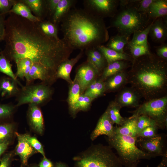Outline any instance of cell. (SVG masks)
Masks as SVG:
<instances>
[{
	"instance_id": "cell-24",
	"label": "cell",
	"mask_w": 167,
	"mask_h": 167,
	"mask_svg": "<svg viewBox=\"0 0 167 167\" xmlns=\"http://www.w3.org/2000/svg\"><path fill=\"white\" fill-rule=\"evenodd\" d=\"M129 62L126 60H119L107 63V65L103 69L100 79L104 81L113 75L125 71L129 66Z\"/></svg>"
},
{
	"instance_id": "cell-4",
	"label": "cell",
	"mask_w": 167,
	"mask_h": 167,
	"mask_svg": "<svg viewBox=\"0 0 167 167\" xmlns=\"http://www.w3.org/2000/svg\"><path fill=\"white\" fill-rule=\"evenodd\" d=\"M138 0H120V7L113 17L110 27L116 28L119 33L129 39L135 32L145 28L151 23L147 14L137 10Z\"/></svg>"
},
{
	"instance_id": "cell-49",
	"label": "cell",
	"mask_w": 167,
	"mask_h": 167,
	"mask_svg": "<svg viewBox=\"0 0 167 167\" xmlns=\"http://www.w3.org/2000/svg\"><path fill=\"white\" fill-rule=\"evenodd\" d=\"M60 0H46L48 13L52 15Z\"/></svg>"
},
{
	"instance_id": "cell-25",
	"label": "cell",
	"mask_w": 167,
	"mask_h": 167,
	"mask_svg": "<svg viewBox=\"0 0 167 167\" xmlns=\"http://www.w3.org/2000/svg\"><path fill=\"white\" fill-rule=\"evenodd\" d=\"M13 13L30 21L36 22L41 21L32 13L29 7L20 0L13 6L8 14Z\"/></svg>"
},
{
	"instance_id": "cell-8",
	"label": "cell",
	"mask_w": 167,
	"mask_h": 167,
	"mask_svg": "<svg viewBox=\"0 0 167 167\" xmlns=\"http://www.w3.org/2000/svg\"><path fill=\"white\" fill-rule=\"evenodd\" d=\"M53 91L48 84H30L23 86L16 96V107L25 104L40 105L51 98Z\"/></svg>"
},
{
	"instance_id": "cell-3",
	"label": "cell",
	"mask_w": 167,
	"mask_h": 167,
	"mask_svg": "<svg viewBox=\"0 0 167 167\" xmlns=\"http://www.w3.org/2000/svg\"><path fill=\"white\" fill-rule=\"evenodd\" d=\"M127 72V83L148 101L167 95V62L151 53L135 59Z\"/></svg>"
},
{
	"instance_id": "cell-29",
	"label": "cell",
	"mask_w": 167,
	"mask_h": 167,
	"mask_svg": "<svg viewBox=\"0 0 167 167\" xmlns=\"http://www.w3.org/2000/svg\"><path fill=\"white\" fill-rule=\"evenodd\" d=\"M129 39L126 36L118 33L110 38L105 46L118 52L124 53V46L128 44Z\"/></svg>"
},
{
	"instance_id": "cell-30",
	"label": "cell",
	"mask_w": 167,
	"mask_h": 167,
	"mask_svg": "<svg viewBox=\"0 0 167 167\" xmlns=\"http://www.w3.org/2000/svg\"><path fill=\"white\" fill-rule=\"evenodd\" d=\"M122 108L114 101L111 102L106 111L113 124L121 125L124 122L125 118L120 114V111Z\"/></svg>"
},
{
	"instance_id": "cell-7",
	"label": "cell",
	"mask_w": 167,
	"mask_h": 167,
	"mask_svg": "<svg viewBox=\"0 0 167 167\" xmlns=\"http://www.w3.org/2000/svg\"><path fill=\"white\" fill-rule=\"evenodd\" d=\"M132 115L146 116L154 120L159 128L167 126V96L146 101L134 111Z\"/></svg>"
},
{
	"instance_id": "cell-13",
	"label": "cell",
	"mask_w": 167,
	"mask_h": 167,
	"mask_svg": "<svg viewBox=\"0 0 167 167\" xmlns=\"http://www.w3.org/2000/svg\"><path fill=\"white\" fill-rule=\"evenodd\" d=\"M18 143L15 149V154L20 158L21 165L27 166L29 158L37 152L31 146L26 139L24 134L15 132Z\"/></svg>"
},
{
	"instance_id": "cell-12",
	"label": "cell",
	"mask_w": 167,
	"mask_h": 167,
	"mask_svg": "<svg viewBox=\"0 0 167 167\" xmlns=\"http://www.w3.org/2000/svg\"><path fill=\"white\" fill-rule=\"evenodd\" d=\"M142 97L132 87H125L121 89L114 101L121 107H138L140 105Z\"/></svg>"
},
{
	"instance_id": "cell-10",
	"label": "cell",
	"mask_w": 167,
	"mask_h": 167,
	"mask_svg": "<svg viewBox=\"0 0 167 167\" xmlns=\"http://www.w3.org/2000/svg\"><path fill=\"white\" fill-rule=\"evenodd\" d=\"M165 136L163 134H158L151 138H138L136 144L143 151L155 157L162 156L167 154Z\"/></svg>"
},
{
	"instance_id": "cell-41",
	"label": "cell",
	"mask_w": 167,
	"mask_h": 167,
	"mask_svg": "<svg viewBox=\"0 0 167 167\" xmlns=\"http://www.w3.org/2000/svg\"><path fill=\"white\" fill-rule=\"evenodd\" d=\"M24 135L26 139L31 146L37 152L41 154L43 157H45L43 146L36 138L27 134H24Z\"/></svg>"
},
{
	"instance_id": "cell-43",
	"label": "cell",
	"mask_w": 167,
	"mask_h": 167,
	"mask_svg": "<svg viewBox=\"0 0 167 167\" xmlns=\"http://www.w3.org/2000/svg\"><path fill=\"white\" fill-rule=\"evenodd\" d=\"M86 52L92 55L105 68V63L107 62L103 54L97 47L88 49L86 50Z\"/></svg>"
},
{
	"instance_id": "cell-36",
	"label": "cell",
	"mask_w": 167,
	"mask_h": 167,
	"mask_svg": "<svg viewBox=\"0 0 167 167\" xmlns=\"http://www.w3.org/2000/svg\"><path fill=\"white\" fill-rule=\"evenodd\" d=\"M12 66V65L11 63L0 52V72L5 74L8 77L12 78L16 81L21 86V87H23V86L18 80L15 74L13 73Z\"/></svg>"
},
{
	"instance_id": "cell-51",
	"label": "cell",
	"mask_w": 167,
	"mask_h": 167,
	"mask_svg": "<svg viewBox=\"0 0 167 167\" xmlns=\"http://www.w3.org/2000/svg\"><path fill=\"white\" fill-rule=\"evenodd\" d=\"M10 142H7L0 143V160L1 156L8 148Z\"/></svg>"
},
{
	"instance_id": "cell-16",
	"label": "cell",
	"mask_w": 167,
	"mask_h": 167,
	"mask_svg": "<svg viewBox=\"0 0 167 167\" xmlns=\"http://www.w3.org/2000/svg\"><path fill=\"white\" fill-rule=\"evenodd\" d=\"M164 19H153L149 33L153 41L161 44L164 43L167 38V21Z\"/></svg>"
},
{
	"instance_id": "cell-14",
	"label": "cell",
	"mask_w": 167,
	"mask_h": 167,
	"mask_svg": "<svg viewBox=\"0 0 167 167\" xmlns=\"http://www.w3.org/2000/svg\"><path fill=\"white\" fill-rule=\"evenodd\" d=\"M39 106L29 104L27 112L28 122L32 129L37 133L41 135L44 131V119Z\"/></svg>"
},
{
	"instance_id": "cell-47",
	"label": "cell",
	"mask_w": 167,
	"mask_h": 167,
	"mask_svg": "<svg viewBox=\"0 0 167 167\" xmlns=\"http://www.w3.org/2000/svg\"><path fill=\"white\" fill-rule=\"evenodd\" d=\"M156 55L167 61V45L162 44L156 47Z\"/></svg>"
},
{
	"instance_id": "cell-33",
	"label": "cell",
	"mask_w": 167,
	"mask_h": 167,
	"mask_svg": "<svg viewBox=\"0 0 167 167\" xmlns=\"http://www.w3.org/2000/svg\"><path fill=\"white\" fill-rule=\"evenodd\" d=\"M15 128L13 123L0 122V143L10 142L13 136Z\"/></svg>"
},
{
	"instance_id": "cell-28",
	"label": "cell",
	"mask_w": 167,
	"mask_h": 167,
	"mask_svg": "<svg viewBox=\"0 0 167 167\" xmlns=\"http://www.w3.org/2000/svg\"><path fill=\"white\" fill-rule=\"evenodd\" d=\"M104 81L95 79L84 91V94L92 100L102 95L105 92Z\"/></svg>"
},
{
	"instance_id": "cell-34",
	"label": "cell",
	"mask_w": 167,
	"mask_h": 167,
	"mask_svg": "<svg viewBox=\"0 0 167 167\" xmlns=\"http://www.w3.org/2000/svg\"><path fill=\"white\" fill-rule=\"evenodd\" d=\"M80 94V85L75 77L73 83L71 84L69 90L68 102L70 110L77 102Z\"/></svg>"
},
{
	"instance_id": "cell-37",
	"label": "cell",
	"mask_w": 167,
	"mask_h": 167,
	"mask_svg": "<svg viewBox=\"0 0 167 167\" xmlns=\"http://www.w3.org/2000/svg\"><path fill=\"white\" fill-rule=\"evenodd\" d=\"M92 100L84 93L81 94L78 101L71 109L74 115L79 111H85L90 106Z\"/></svg>"
},
{
	"instance_id": "cell-45",
	"label": "cell",
	"mask_w": 167,
	"mask_h": 167,
	"mask_svg": "<svg viewBox=\"0 0 167 167\" xmlns=\"http://www.w3.org/2000/svg\"><path fill=\"white\" fill-rule=\"evenodd\" d=\"M154 0H139L137 5V10L140 12L147 14L150 7Z\"/></svg>"
},
{
	"instance_id": "cell-53",
	"label": "cell",
	"mask_w": 167,
	"mask_h": 167,
	"mask_svg": "<svg viewBox=\"0 0 167 167\" xmlns=\"http://www.w3.org/2000/svg\"><path fill=\"white\" fill-rule=\"evenodd\" d=\"M55 167H68V166L66 163L61 162H59L55 163Z\"/></svg>"
},
{
	"instance_id": "cell-15",
	"label": "cell",
	"mask_w": 167,
	"mask_h": 167,
	"mask_svg": "<svg viewBox=\"0 0 167 167\" xmlns=\"http://www.w3.org/2000/svg\"><path fill=\"white\" fill-rule=\"evenodd\" d=\"M113 124L105 111L99 119L96 127L91 135V139L93 140L98 137L104 135L108 137L114 134Z\"/></svg>"
},
{
	"instance_id": "cell-42",
	"label": "cell",
	"mask_w": 167,
	"mask_h": 167,
	"mask_svg": "<svg viewBox=\"0 0 167 167\" xmlns=\"http://www.w3.org/2000/svg\"><path fill=\"white\" fill-rule=\"evenodd\" d=\"M159 129L156 126L147 127L140 132L137 135L136 138H148L154 137L156 135Z\"/></svg>"
},
{
	"instance_id": "cell-21",
	"label": "cell",
	"mask_w": 167,
	"mask_h": 167,
	"mask_svg": "<svg viewBox=\"0 0 167 167\" xmlns=\"http://www.w3.org/2000/svg\"><path fill=\"white\" fill-rule=\"evenodd\" d=\"M105 92H115L127 83V72L125 71L113 75L104 81Z\"/></svg>"
},
{
	"instance_id": "cell-9",
	"label": "cell",
	"mask_w": 167,
	"mask_h": 167,
	"mask_svg": "<svg viewBox=\"0 0 167 167\" xmlns=\"http://www.w3.org/2000/svg\"><path fill=\"white\" fill-rule=\"evenodd\" d=\"M84 9L92 14L102 18H113L116 14L119 0H85Z\"/></svg>"
},
{
	"instance_id": "cell-46",
	"label": "cell",
	"mask_w": 167,
	"mask_h": 167,
	"mask_svg": "<svg viewBox=\"0 0 167 167\" xmlns=\"http://www.w3.org/2000/svg\"><path fill=\"white\" fill-rule=\"evenodd\" d=\"M12 158L11 152L5 154L0 160V167H11Z\"/></svg>"
},
{
	"instance_id": "cell-1",
	"label": "cell",
	"mask_w": 167,
	"mask_h": 167,
	"mask_svg": "<svg viewBox=\"0 0 167 167\" xmlns=\"http://www.w3.org/2000/svg\"><path fill=\"white\" fill-rule=\"evenodd\" d=\"M6 19L4 41L1 52L10 62L30 59L47 70L54 79L59 65L68 58L73 50L62 39L49 37L33 22L13 13Z\"/></svg>"
},
{
	"instance_id": "cell-52",
	"label": "cell",
	"mask_w": 167,
	"mask_h": 167,
	"mask_svg": "<svg viewBox=\"0 0 167 167\" xmlns=\"http://www.w3.org/2000/svg\"><path fill=\"white\" fill-rule=\"evenodd\" d=\"M156 167H167V154L162 156L161 162Z\"/></svg>"
},
{
	"instance_id": "cell-23",
	"label": "cell",
	"mask_w": 167,
	"mask_h": 167,
	"mask_svg": "<svg viewBox=\"0 0 167 167\" xmlns=\"http://www.w3.org/2000/svg\"><path fill=\"white\" fill-rule=\"evenodd\" d=\"M104 56L107 63L119 60L132 62L134 60L131 55L125 52L120 53L107 48L103 45L97 47Z\"/></svg>"
},
{
	"instance_id": "cell-17",
	"label": "cell",
	"mask_w": 167,
	"mask_h": 167,
	"mask_svg": "<svg viewBox=\"0 0 167 167\" xmlns=\"http://www.w3.org/2000/svg\"><path fill=\"white\" fill-rule=\"evenodd\" d=\"M25 79L26 85L31 84L32 82L37 79H39L43 83L48 84L55 80L45 68L39 64L35 63L32 64Z\"/></svg>"
},
{
	"instance_id": "cell-27",
	"label": "cell",
	"mask_w": 167,
	"mask_h": 167,
	"mask_svg": "<svg viewBox=\"0 0 167 167\" xmlns=\"http://www.w3.org/2000/svg\"><path fill=\"white\" fill-rule=\"evenodd\" d=\"M148 15L151 19L164 18L167 15V1L154 0L151 5Z\"/></svg>"
},
{
	"instance_id": "cell-48",
	"label": "cell",
	"mask_w": 167,
	"mask_h": 167,
	"mask_svg": "<svg viewBox=\"0 0 167 167\" xmlns=\"http://www.w3.org/2000/svg\"><path fill=\"white\" fill-rule=\"evenodd\" d=\"M5 15L0 14V42L4 41L5 33Z\"/></svg>"
},
{
	"instance_id": "cell-40",
	"label": "cell",
	"mask_w": 167,
	"mask_h": 167,
	"mask_svg": "<svg viewBox=\"0 0 167 167\" xmlns=\"http://www.w3.org/2000/svg\"><path fill=\"white\" fill-rule=\"evenodd\" d=\"M16 107L11 104L0 103V122H6L10 118Z\"/></svg>"
},
{
	"instance_id": "cell-54",
	"label": "cell",
	"mask_w": 167,
	"mask_h": 167,
	"mask_svg": "<svg viewBox=\"0 0 167 167\" xmlns=\"http://www.w3.org/2000/svg\"><path fill=\"white\" fill-rule=\"evenodd\" d=\"M139 161H137L132 164L131 165L128 167H137L138 164L139 162Z\"/></svg>"
},
{
	"instance_id": "cell-19",
	"label": "cell",
	"mask_w": 167,
	"mask_h": 167,
	"mask_svg": "<svg viewBox=\"0 0 167 167\" xmlns=\"http://www.w3.org/2000/svg\"><path fill=\"white\" fill-rule=\"evenodd\" d=\"M18 83L12 78L4 76L0 79V95L2 97L17 96L19 93Z\"/></svg>"
},
{
	"instance_id": "cell-18",
	"label": "cell",
	"mask_w": 167,
	"mask_h": 167,
	"mask_svg": "<svg viewBox=\"0 0 167 167\" xmlns=\"http://www.w3.org/2000/svg\"><path fill=\"white\" fill-rule=\"evenodd\" d=\"M84 50H81L79 53L75 58L71 59H66L58 66L56 71L57 78H60L67 81L70 84L73 81L71 79L70 75L72 69L75 64L81 58Z\"/></svg>"
},
{
	"instance_id": "cell-5",
	"label": "cell",
	"mask_w": 167,
	"mask_h": 167,
	"mask_svg": "<svg viewBox=\"0 0 167 167\" xmlns=\"http://www.w3.org/2000/svg\"><path fill=\"white\" fill-rule=\"evenodd\" d=\"M111 148L100 144L92 145L73 158L74 167H122Z\"/></svg>"
},
{
	"instance_id": "cell-55",
	"label": "cell",
	"mask_w": 167,
	"mask_h": 167,
	"mask_svg": "<svg viewBox=\"0 0 167 167\" xmlns=\"http://www.w3.org/2000/svg\"><path fill=\"white\" fill-rule=\"evenodd\" d=\"M30 167H38V165H34L31 166Z\"/></svg>"
},
{
	"instance_id": "cell-38",
	"label": "cell",
	"mask_w": 167,
	"mask_h": 167,
	"mask_svg": "<svg viewBox=\"0 0 167 167\" xmlns=\"http://www.w3.org/2000/svg\"><path fill=\"white\" fill-rule=\"evenodd\" d=\"M128 48L130 49L131 56L134 59L152 53L148 45H133L128 47Z\"/></svg>"
},
{
	"instance_id": "cell-6",
	"label": "cell",
	"mask_w": 167,
	"mask_h": 167,
	"mask_svg": "<svg viewBox=\"0 0 167 167\" xmlns=\"http://www.w3.org/2000/svg\"><path fill=\"white\" fill-rule=\"evenodd\" d=\"M107 138L109 146L116 151L122 165L128 167L141 159L155 157L139 148L136 137L114 134Z\"/></svg>"
},
{
	"instance_id": "cell-50",
	"label": "cell",
	"mask_w": 167,
	"mask_h": 167,
	"mask_svg": "<svg viewBox=\"0 0 167 167\" xmlns=\"http://www.w3.org/2000/svg\"><path fill=\"white\" fill-rule=\"evenodd\" d=\"M38 166L39 167H55V165L50 160L45 157H43Z\"/></svg>"
},
{
	"instance_id": "cell-39",
	"label": "cell",
	"mask_w": 167,
	"mask_h": 167,
	"mask_svg": "<svg viewBox=\"0 0 167 167\" xmlns=\"http://www.w3.org/2000/svg\"><path fill=\"white\" fill-rule=\"evenodd\" d=\"M136 125L137 135L143 130L147 127L157 126L156 123L154 120L146 116L143 115L137 117Z\"/></svg>"
},
{
	"instance_id": "cell-22",
	"label": "cell",
	"mask_w": 167,
	"mask_h": 167,
	"mask_svg": "<svg viewBox=\"0 0 167 167\" xmlns=\"http://www.w3.org/2000/svg\"><path fill=\"white\" fill-rule=\"evenodd\" d=\"M27 5L34 15L41 21L48 14L46 0H20Z\"/></svg>"
},
{
	"instance_id": "cell-20",
	"label": "cell",
	"mask_w": 167,
	"mask_h": 167,
	"mask_svg": "<svg viewBox=\"0 0 167 167\" xmlns=\"http://www.w3.org/2000/svg\"><path fill=\"white\" fill-rule=\"evenodd\" d=\"M137 119V117L133 115L125 118L124 122L121 125L114 127V134L136 138Z\"/></svg>"
},
{
	"instance_id": "cell-26",
	"label": "cell",
	"mask_w": 167,
	"mask_h": 167,
	"mask_svg": "<svg viewBox=\"0 0 167 167\" xmlns=\"http://www.w3.org/2000/svg\"><path fill=\"white\" fill-rule=\"evenodd\" d=\"M76 1L60 0L56 10L52 15V22L55 24L61 22L74 6Z\"/></svg>"
},
{
	"instance_id": "cell-31",
	"label": "cell",
	"mask_w": 167,
	"mask_h": 167,
	"mask_svg": "<svg viewBox=\"0 0 167 167\" xmlns=\"http://www.w3.org/2000/svg\"><path fill=\"white\" fill-rule=\"evenodd\" d=\"M152 21L143 30L135 32L133 33L132 39L127 45V47L133 45H148L147 38Z\"/></svg>"
},
{
	"instance_id": "cell-11",
	"label": "cell",
	"mask_w": 167,
	"mask_h": 167,
	"mask_svg": "<svg viewBox=\"0 0 167 167\" xmlns=\"http://www.w3.org/2000/svg\"><path fill=\"white\" fill-rule=\"evenodd\" d=\"M99 73V71L88 61L79 67L75 77L80 85L81 94H83L96 79V77Z\"/></svg>"
},
{
	"instance_id": "cell-32",
	"label": "cell",
	"mask_w": 167,
	"mask_h": 167,
	"mask_svg": "<svg viewBox=\"0 0 167 167\" xmlns=\"http://www.w3.org/2000/svg\"><path fill=\"white\" fill-rule=\"evenodd\" d=\"M15 63L17 68L15 74L16 78L22 79H26L33 64L32 61L28 58H23L18 60Z\"/></svg>"
},
{
	"instance_id": "cell-44",
	"label": "cell",
	"mask_w": 167,
	"mask_h": 167,
	"mask_svg": "<svg viewBox=\"0 0 167 167\" xmlns=\"http://www.w3.org/2000/svg\"><path fill=\"white\" fill-rule=\"evenodd\" d=\"M18 1L16 0H0V14L5 15Z\"/></svg>"
},
{
	"instance_id": "cell-2",
	"label": "cell",
	"mask_w": 167,
	"mask_h": 167,
	"mask_svg": "<svg viewBox=\"0 0 167 167\" xmlns=\"http://www.w3.org/2000/svg\"><path fill=\"white\" fill-rule=\"evenodd\" d=\"M61 22L62 39L73 50L97 47L109 40L103 19L85 9H71Z\"/></svg>"
},
{
	"instance_id": "cell-35",
	"label": "cell",
	"mask_w": 167,
	"mask_h": 167,
	"mask_svg": "<svg viewBox=\"0 0 167 167\" xmlns=\"http://www.w3.org/2000/svg\"><path fill=\"white\" fill-rule=\"evenodd\" d=\"M37 22L41 29L45 35L49 37L59 38L56 24L49 21L42 20Z\"/></svg>"
}]
</instances>
